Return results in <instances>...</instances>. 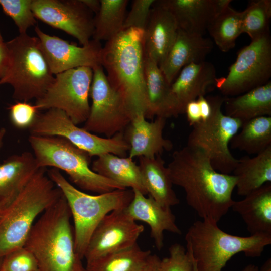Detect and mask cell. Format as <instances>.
Instances as JSON below:
<instances>
[{
    "label": "cell",
    "mask_w": 271,
    "mask_h": 271,
    "mask_svg": "<svg viewBox=\"0 0 271 271\" xmlns=\"http://www.w3.org/2000/svg\"><path fill=\"white\" fill-rule=\"evenodd\" d=\"M167 167L173 185L184 190L187 204L202 219L218 223L231 208L236 177L215 170L200 150L186 146L175 151Z\"/></svg>",
    "instance_id": "6da1fadb"
},
{
    "label": "cell",
    "mask_w": 271,
    "mask_h": 271,
    "mask_svg": "<svg viewBox=\"0 0 271 271\" xmlns=\"http://www.w3.org/2000/svg\"><path fill=\"white\" fill-rule=\"evenodd\" d=\"M101 65L111 87L120 95L130 115L146 110L144 30L124 29L102 47Z\"/></svg>",
    "instance_id": "7a4b0ae2"
},
{
    "label": "cell",
    "mask_w": 271,
    "mask_h": 271,
    "mask_svg": "<svg viewBox=\"0 0 271 271\" xmlns=\"http://www.w3.org/2000/svg\"><path fill=\"white\" fill-rule=\"evenodd\" d=\"M71 218L62 194L35 221L24 246L35 257L38 271H76L82 263L75 252Z\"/></svg>",
    "instance_id": "3957f363"
},
{
    "label": "cell",
    "mask_w": 271,
    "mask_h": 271,
    "mask_svg": "<svg viewBox=\"0 0 271 271\" xmlns=\"http://www.w3.org/2000/svg\"><path fill=\"white\" fill-rule=\"evenodd\" d=\"M62 196L46 168H40L15 198L1 209L0 257L24 246L38 218Z\"/></svg>",
    "instance_id": "277c9868"
},
{
    "label": "cell",
    "mask_w": 271,
    "mask_h": 271,
    "mask_svg": "<svg viewBox=\"0 0 271 271\" xmlns=\"http://www.w3.org/2000/svg\"><path fill=\"white\" fill-rule=\"evenodd\" d=\"M185 240L198 271H222L227 261L240 252L247 257L260 256L271 244V235L235 236L222 230L217 222L202 219L188 228Z\"/></svg>",
    "instance_id": "5b68a950"
},
{
    "label": "cell",
    "mask_w": 271,
    "mask_h": 271,
    "mask_svg": "<svg viewBox=\"0 0 271 271\" xmlns=\"http://www.w3.org/2000/svg\"><path fill=\"white\" fill-rule=\"evenodd\" d=\"M47 173L68 203L73 221L75 252L82 260L90 237L98 225L110 212L127 208L133 198V191L132 189H117L90 195L74 186L59 170L51 168Z\"/></svg>",
    "instance_id": "8992f818"
},
{
    "label": "cell",
    "mask_w": 271,
    "mask_h": 271,
    "mask_svg": "<svg viewBox=\"0 0 271 271\" xmlns=\"http://www.w3.org/2000/svg\"><path fill=\"white\" fill-rule=\"evenodd\" d=\"M28 141L39 168L63 171L81 190L101 194L126 189L94 172L89 166V155L64 138L30 135Z\"/></svg>",
    "instance_id": "52a82bcc"
},
{
    "label": "cell",
    "mask_w": 271,
    "mask_h": 271,
    "mask_svg": "<svg viewBox=\"0 0 271 271\" xmlns=\"http://www.w3.org/2000/svg\"><path fill=\"white\" fill-rule=\"evenodd\" d=\"M9 62L6 72L0 79V85L9 84L13 98L17 101L42 97L55 77L41 49L37 37L19 34L6 42Z\"/></svg>",
    "instance_id": "ba28073f"
},
{
    "label": "cell",
    "mask_w": 271,
    "mask_h": 271,
    "mask_svg": "<svg viewBox=\"0 0 271 271\" xmlns=\"http://www.w3.org/2000/svg\"><path fill=\"white\" fill-rule=\"evenodd\" d=\"M225 98L219 95L207 98L211 108V114L206 120L192 126L186 146L204 152L218 172L230 174L238 159L231 153L229 145L243 122L223 113L221 108Z\"/></svg>",
    "instance_id": "9c48e42d"
},
{
    "label": "cell",
    "mask_w": 271,
    "mask_h": 271,
    "mask_svg": "<svg viewBox=\"0 0 271 271\" xmlns=\"http://www.w3.org/2000/svg\"><path fill=\"white\" fill-rule=\"evenodd\" d=\"M29 130L30 135L64 138L90 157L106 153L126 157L129 150L121 132L111 138L99 137L78 127L63 111L57 109L38 113Z\"/></svg>",
    "instance_id": "30bf717a"
},
{
    "label": "cell",
    "mask_w": 271,
    "mask_h": 271,
    "mask_svg": "<svg viewBox=\"0 0 271 271\" xmlns=\"http://www.w3.org/2000/svg\"><path fill=\"white\" fill-rule=\"evenodd\" d=\"M270 77L271 39L268 34L240 50L227 75L217 78L215 86L223 96L233 97L266 84Z\"/></svg>",
    "instance_id": "8fae6325"
},
{
    "label": "cell",
    "mask_w": 271,
    "mask_h": 271,
    "mask_svg": "<svg viewBox=\"0 0 271 271\" xmlns=\"http://www.w3.org/2000/svg\"><path fill=\"white\" fill-rule=\"evenodd\" d=\"M93 74L91 68L80 67L55 75L52 84L35 105L39 111L62 110L76 125L84 123L90 112Z\"/></svg>",
    "instance_id": "7c38bea8"
},
{
    "label": "cell",
    "mask_w": 271,
    "mask_h": 271,
    "mask_svg": "<svg viewBox=\"0 0 271 271\" xmlns=\"http://www.w3.org/2000/svg\"><path fill=\"white\" fill-rule=\"evenodd\" d=\"M92 69V104L83 128L111 138L125 129L131 117L122 98L109 84L102 66Z\"/></svg>",
    "instance_id": "4fadbf2b"
},
{
    "label": "cell",
    "mask_w": 271,
    "mask_h": 271,
    "mask_svg": "<svg viewBox=\"0 0 271 271\" xmlns=\"http://www.w3.org/2000/svg\"><path fill=\"white\" fill-rule=\"evenodd\" d=\"M34 15L47 25L87 45L94 32L93 13L81 0H32Z\"/></svg>",
    "instance_id": "5bb4252c"
},
{
    "label": "cell",
    "mask_w": 271,
    "mask_h": 271,
    "mask_svg": "<svg viewBox=\"0 0 271 271\" xmlns=\"http://www.w3.org/2000/svg\"><path fill=\"white\" fill-rule=\"evenodd\" d=\"M126 208L110 212L98 225L84 254L86 262L137 243L144 227L136 223Z\"/></svg>",
    "instance_id": "9a60e30c"
},
{
    "label": "cell",
    "mask_w": 271,
    "mask_h": 271,
    "mask_svg": "<svg viewBox=\"0 0 271 271\" xmlns=\"http://www.w3.org/2000/svg\"><path fill=\"white\" fill-rule=\"evenodd\" d=\"M34 30L53 75L77 67H89L93 69L101 65L102 46L100 42L92 39L87 45L78 46L58 37L46 34L38 26H35Z\"/></svg>",
    "instance_id": "2e32d148"
},
{
    "label": "cell",
    "mask_w": 271,
    "mask_h": 271,
    "mask_svg": "<svg viewBox=\"0 0 271 271\" xmlns=\"http://www.w3.org/2000/svg\"><path fill=\"white\" fill-rule=\"evenodd\" d=\"M174 16L179 29L204 36L213 20L231 0H160Z\"/></svg>",
    "instance_id": "e0dca14e"
},
{
    "label": "cell",
    "mask_w": 271,
    "mask_h": 271,
    "mask_svg": "<svg viewBox=\"0 0 271 271\" xmlns=\"http://www.w3.org/2000/svg\"><path fill=\"white\" fill-rule=\"evenodd\" d=\"M144 75L146 90V119H167L184 113L158 65L144 54Z\"/></svg>",
    "instance_id": "ac0fdd59"
},
{
    "label": "cell",
    "mask_w": 271,
    "mask_h": 271,
    "mask_svg": "<svg viewBox=\"0 0 271 271\" xmlns=\"http://www.w3.org/2000/svg\"><path fill=\"white\" fill-rule=\"evenodd\" d=\"M166 119L155 118L148 121L143 114L134 116L126 127L124 138L129 146L128 157L153 158L171 150L173 143L164 138Z\"/></svg>",
    "instance_id": "d6986e66"
},
{
    "label": "cell",
    "mask_w": 271,
    "mask_h": 271,
    "mask_svg": "<svg viewBox=\"0 0 271 271\" xmlns=\"http://www.w3.org/2000/svg\"><path fill=\"white\" fill-rule=\"evenodd\" d=\"M213 48L211 39L179 29L172 45L159 67L172 84L184 67L205 61Z\"/></svg>",
    "instance_id": "ffe728a7"
},
{
    "label": "cell",
    "mask_w": 271,
    "mask_h": 271,
    "mask_svg": "<svg viewBox=\"0 0 271 271\" xmlns=\"http://www.w3.org/2000/svg\"><path fill=\"white\" fill-rule=\"evenodd\" d=\"M178 30L172 14L155 1L144 30V54L159 66L172 45Z\"/></svg>",
    "instance_id": "44dd1931"
},
{
    "label": "cell",
    "mask_w": 271,
    "mask_h": 271,
    "mask_svg": "<svg viewBox=\"0 0 271 271\" xmlns=\"http://www.w3.org/2000/svg\"><path fill=\"white\" fill-rule=\"evenodd\" d=\"M132 190L133 197L126 210L136 221H143L149 226L151 237L156 248L160 250L164 246V231L182 234L175 216L171 207L163 206L149 196L147 197L140 191Z\"/></svg>",
    "instance_id": "7402d4cb"
},
{
    "label": "cell",
    "mask_w": 271,
    "mask_h": 271,
    "mask_svg": "<svg viewBox=\"0 0 271 271\" xmlns=\"http://www.w3.org/2000/svg\"><path fill=\"white\" fill-rule=\"evenodd\" d=\"M40 168L33 154L24 152L0 163V204H9L23 190Z\"/></svg>",
    "instance_id": "603a6c76"
},
{
    "label": "cell",
    "mask_w": 271,
    "mask_h": 271,
    "mask_svg": "<svg viewBox=\"0 0 271 271\" xmlns=\"http://www.w3.org/2000/svg\"><path fill=\"white\" fill-rule=\"evenodd\" d=\"M213 64L208 61L189 64L184 67L171 84V88L185 113L186 104L205 95L217 79Z\"/></svg>",
    "instance_id": "cb8c5ba5"
},
{
    "label": "cell",
    "mask_w": 271,
    "mask_h": 271,
    "mask_svg": "<svg viewBox=\"0 0 271 271\" xmlns=\"http://www.w3.org/2000/svg\"><path fill=\"white\" fill-rule=\"evenodd\" d=\"M231 208L241 216L251 235H271V183L234 201Z\"/></svg>",
    "instance_id": "d4e9b609"
},
{
    "label": "cell",
    "mask_w": 271,
    "mask_h": 271,
    "mask_svg": "<svg viewBox=\"0 0 271 271\" xmlns=\"http://www.w3.org/2000/svg\"><path fill=\"white\" fill-rule=\"evenodd\" d=\"M147 194L163 206L178 205L179 199L173 189L167 167L160 155L139 157L138 165Z\"/></svg>",
    "instance_id": "484cf974"
},
{
    "label": "cell",
    "mask_w": 271,
    "mask_h": 271,
    "mask_svg": "<svg viewBox=\"0 0 271 271\" xmlns=\"http://www.w3.org/2000/svg\"><path fill=\"white\" fill-rule=\"evenodd\" d=\"M91 168L97 174L117 182L125 188H130L147 195L139 166L128 157L104 154L97 157Z\"/></svg>",
    "instance_id": "4316f807"
},
{
    "label": "cell",
    "mask_w": 271,
    "mask_h": 271,
    "mask_svg": "<svg viewBox=\"0 0 271 271\" xmlns=\"http://www.w3.org/2000/svg\"><path fill=\"white\" fill-rule=\"evenodd\" d=\"M225 115L243 123L261 116H271V81L243 94L226 97Z\"/></svg>",
    "instance_id": "83f0119b"
},
{
    "label": "cell",
    "mask_w": 271,
    "mask_h": 271,
    "mask_svg": "<svg viewBox=\"0 0 271 271\" xmlns=\"http://www.w3.org/2000/svg\"><path fill=\"white\" fill-rule=\"evenodd\" d=\"M232 173L236 178L239 195L246 196L264 184L271 183V146L253 157L238 159Z\"/></svg>",
    "instance_id": "f1b7e54d"
},
{
    "label": "cell",
    "mask_w": 271,
    "mask_h": 271,
    "mask_svg": "<svg viewBox=\"0 0 271 271\" xmlns=\"http://www.w3.org/2000/svg\"><path fill=\"white\" fill-rule=\"evenodd\" d=\"M239 131L230 142L233 149L257 155L271 146V116L246 121Z\"/></svg>",
    "instance_id": "f546056e"
},
{
    "label": "cell",
    "mask_w": 271,
    "mask_h": 271,
    "mask_svg": "<svg viewBox=\"0 0 271 271\" xmlns=\"http://www.w3.org/2000/svg\"><path fill=\"white\" fill-rule=\"evenodd\" d=\"M128 0H100L99 10L94 16L92 39L108 41L123 30Z\"/></svg>",
    "instance_id": "4dcf8cb0"
},
{
    "label": "cell",
    "mask_w": 271,
    "mask_h": 271,
    "mask_svg": "<svg viewBox=\"0 0 271 271\" xmlns=\"http://www.w3.org/2000/svg\"><path fill=\"white\" fill-rule=\"evenodd\" d=\"M151 253L137 243L86 262L85 268L87 271H140Z\"/></svg>",
    "instance_id": "1f68e13d"
},
{
    "label": "cell",
    "mask_w": 271,
    "mask_h": 271,
    "mask_svg": "<svg viewBox=\"0 0 271 271\" xmlns=\"http://www.w3.org/2000/svg\"><path fill=\"white\" fill-rule=\"evenodd\" d=\"M207 31L221 51L228 52L235 47L236 39L243 33L241 12L229 5L210 23Z\"/></svg>",
    "instance_id": "d6a6232c"
},
{
    "label": "cell",
    "mask_w": 271,
    "mask_h": 271,
    "mask_svg": "<svg viewBox=\"0 0 271 271\" xmlns=\"http://www.w3.org/2000/svg\"><path fill=\"white\" fill-rule=\"evenodd\" d=\"M243 33L251 41L269 33L271 19V1L255 0L249 2L241 12Z\"/></svg>",
    "instance_id": "836d02e7"
},
{
    "label": "cell",
    "mask_w": 271,
    "mask_h": 271,
    "mask_svg": "<svg viewBox=\"0 0 271 271\" xmlns=\"http://www.w3.org/2000/svg\"><path fill=\"white\" fill-rule=\"evenodd\" d=\"M32 3V0H0L3 12L13 20L19 34H26L27 30L37 23Z\"/></svg>",
    "instance_id": "e575fe53"
},
{
    "label": "cell",
    "mask_w": 271,
    "mask_h": 271,
    "mask_svg": "<svg viewBox=\"0 0 271 271\" xmlns=\"http://www.w3.org/2000/svg\"><path fill=\"white\" fill-rule=\"evenodd\" d=\"M169 251V256L160 260V271H193L192 256L183 245L173 244Z\"/></svg>",
    "instance_id": "d590c367"
},
{
    "label": "cell",
    "mask_w": 271,
    "mask_h": 271,
    "mask_svg": "<svg viewBox=\"0 0 271 271\" xmlns=\"http://www.w3.org/2000/svg\"><path fill=\"white\" fill-rule=\"evenodd\" d=\"M1 271H38V268L33 254L23 246L3 257Z\"/></svg>",
    "instance_id": "8d00e7d4"
},
{
    "label": "cell",
    "mask_w": 271,
    "mask_h": 271,
    "mask_svg": "<svg viewBox=\"0 0 271 271\" xmlns=\"http://www.w3.org/2000/svg\"><path fill=\"white\" fill-rule=\"evenodd\" d=\"M10 120L18 129L29 128L33 124L39 110L28 102L17 101L8 107Z\"/></svg>",
    "instance_id": "74e56055"
},
{
    "label": "cell",
    "mask_w": 271,
    "mask_h": 271,
    "mask_svg": "<svg viewBox=\"0 0 271 271\" xmlns=\"http://www.w3.org/2000/svg\"><path fill=\"white\" fill-rule=\"evenodd\" d=\"M155 0H133L131 9L126 15L123 30L137 28L144 30Z\"/></svg>",
    "instance_id": "f35d334b"
},
{
    "label": "cell",
    "mask_w": 271,
    "mask_h": 271,
    "mask_svg": "<svg viewBox=\"0 0 271 271\" xmlns=\"http://www.w3.org/2000/svg\"><path fill=\"white\" fill-rule=\"evenodd\" d=\"M185 113L189 124L192 126L201 121L200 109L196 100L190 101L186 104Z\"/></svg>",
    "instance_id": "ab89813d"
},
{
    "label": "cell",
    "mask_w": 271,
    "mask_h": 271,
    "mask_svg": "<svg viewBox=\"0 0 271 271\" xmlns=\"http://www.w3.org/2000/svg\"><path fill=\"white\" fill-rule=\"evenodd\" d=\"M9 62V51L6 42H0V79L5 75Z\"/></svg>",
    "instance_id": "60d3db41"
},
{
    "label": "cell",
    "mask_w": 271,
    "mask_h": 271,
    "mask_svg": "<svg viewBox=\"0 0 271 271\" xmlns=\"http://www.w3.org/2000/svg\"><path fill=\"white\" fill-rule=\"evenodd\" d=\"M160 260L158 255L151 253L140 271H160Z\"/></svg>",
    "instance_id": "b9f144b4"
},
{
    "label": "cell",
    "mask_w": 271,
    "mask_h": 271,
    "mask_svg": "<svg viewBox=\"0 0 271 271\" xmlns=\"http://www.w3.org/2000/svg\"><path fill=\"white\" fill-rule=\"evenodd\" d=\"M197 101L201 112V121L206 120L210 115L211 108L209 102L204 96H199Z\"/></svg>",
    "instance_id": "7bdbcfd3"
},
{
    "label": "cell",
    "mask_w": 271,
    "mask_h": 271,
    "mask_svg": "<svg viewBox=\"0 0 271 271\" xmlns=\"http://www.w3.org/2000/svg\"><path fill=\"white\" fill-rule=\"evenodd\" d=\"M82 3L93 13L96 14L100 7V0H81Z\"/></svg>",
    "instance_id": "ee69618b"
},
{
    "label": "cell",
    "mask_w": 271,
    "mask_h": 271,
    "mask_svg": "<svg viewBox=\"0 0 271 271\" xmlns=\"http://www.w3.org/2000/svg\"><path fill=\"white\" fill-rule=\"evenodd\" d=\"M260 271H271V260L267 259L262 265Z\"/></svg>",
    "instance_id": "f6af8a7d"
},
{
    "label": "cell",
    "mask_w": 271,
    "mask_h": 271,
    "mask_svg": "<svg viewBox=\"0 0 271 271\" xmlns=\"http://www.w3.org/2000/svg\"><path fill=\"white\" fill-rule=\"evenodd\" d=\"M6 133V130L4 127L0 128V151L4 144V138Z\"/></svg>",
    "instance_id": "bcb514c9"
},
{
    "label": "cell",
    "mask_w": 271,
    "mask_h": 271,
    "mask_svg": "<svg viewBox=\"0 0 271 271\" xmlns=\"http://www.w3.org/2000/svg\"><path fill=\"white\" fill-rule=\"evenodd\" d=\"M242 271H259L258 267L252 264H248Z\"/></svg>",
    "instance_id": "7dc6e473"
},
{
    "label": "cell",
    "mask_w": 271,
    "mask_h": 271,
    "mask_svg": "<svg viewBox=\"0 0 271 271\" xmlns=\"http://www.w3.org/2000/svg\"><path fill=\"white\" fill-rule=\"evenodd\" d=\"M76 271H87L86 269L83 267L82 263L79 264Z\"/></svg>",
    "instance_id": "c3c4849f"
},
{
    "label": "cell",
    "mask_w": 271,
    "mask_h": 271,
    "mask_svg": "<svg viewBox=\"0 0 271 271\" xmlns=\"http://www.w3.org/2000/svg\"><path fill=\"white\" fill-rule=\"evenodd\" d=\"M193 271H198L197 269V267H196L195 262L194 259H193Z\"/></svg>",
    "instance_id": "681fc988"
},
{
    "label": "cell",
    "mask_w": 271,
    "mask_h": 271,
    "mask_svg": "<svg viewBox=\"0 0 271 271\" xmlns=\"http://www.w3.org/2000/svg\"><path fill=\"white\" fill-rule=\"evenodd\" d=\"M3 259V257H0V271H1V269H2Z\"/></svg>",
    "instance_id": "f907efd6"
},
{
    "label": "cell",
    "mask_w": 271,
    "mask_h": 271,
    "mask_svg": "<svg viewBox=\"0 0 271 271\" xmlns=\"http://www.w3.org/2000/svg\"><path fill=\"white\" fill-rule=\"evenodd\" d=\"M3 38L0 32V42H3Z\"/></svg>",
    "instance_id": "816d5d0a"
},
{
    "label": "cell",
    "mask_w": 271,
    "mask_h": 271,
    "mask_svg": "<svg viewBox=\"0 0 271 271\" xmlns=\"http://www.w3.org/2000/svg\"><path fill=\"white\" fill-rule=\"evenodd\" d=\"M1 204H0V210H1Z\"/></svg>",
    "instance_id": "f5cc1de1"
}]
</instances>
